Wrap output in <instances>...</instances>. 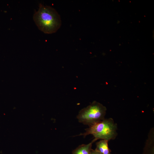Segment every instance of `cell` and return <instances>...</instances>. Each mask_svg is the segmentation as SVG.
<instances>
[{
  "label": "cell",
  "instance_id": "obj_1",
  "mask_svg": "<svg viewBox=\"0 0 154 154\" xmlns=\"http://www.w3.org/2000/svg\"><path fill=\"white\" fill-rule=\"evenodd\" d=\"M33 20L38 29L44 33L52 34L59 29L61 24L60 16L52 7L40 4L38 10L34 13Z\"/></svg>",
  "mask_w": 154,
  "mask_h": 154
},
{
  "label": "cell",
  "instance_id": "obj_2",
  "mask_svg": "<svg viewBox=\"0 0 154 154\" xmlns=\"http://www.w3.org/2000/svg\"><path fill=\"white\" fill-rule=\"evenodd\" d=\"M117 125L112 118H105L89 126L85 129V132L75 136L82 135L85 137L92 135L97 140L105 139L109 141L116 138L117 135Z\"/></svg>",
  "mask_w": 154,
  "mask_h": 154
},
{
  "label": "cell",
  "instance_id": "obj_3",
  "mask_svg": "<svg viewBox=\"0 0 154 154\" xmlns=\"http://www.w3.org/2000/svg\"><path fill=\"white\" fill-rule=\"evenodd\" d=\"M106 110L105 106L94 101L81 109L77 118L79 122L89 126L105 119Z\"/></svg>",
  "mask_w": 154,
  "mask_h": 154
},
{
  "label": "cell",
  "instance_id": "obj_4",
  "mask_svg": "<svg viewBox=\"0 0 154 154\" xmlns=\"http://www.w3.org/2000/svg\"><path fill=\"white\" fill-rule=\"evenodd\" d=\"M97 140L94 138L90 143L79 146L72 152V154H90L93 143Z\"/></svg>",
  "mask_w": 154,
  "mask_h": 154
},
{
  "label": "cell",
  "instance_id": "obj_5",
  "mask_svg": "<svg viewBox=\"0 0 154 154\" xmlns=\"http://www.w3.org/2000/svg\"><path fill=\"white\" fill-rule=\"evenodd\" d=\"M108 141L107 140L101 139L96 143L95 149L101 154H111V151L108 147Z\"/></svg>",
  "mask_w": 154,
  "mask_h": 154
},
{
  "label": "cell",
  "instance_id": "obj_6",
  "mask_svg": "<svg viewBox=\"0 0 154 154\" xmlns=\"http://www.w3.org/2000/svg\"><path fill=\"white\" fill-rule=\"evenodd\" d=\"M147 141L146 144L143 154H154L153 141Z\"/></svg>",
  "mask_w": 154,
  "mask_h": 154
},
{
  "label": "cell",
  "instance_id": "obj_7",
  "mask_svg": "<svg viewBox=\"0 0 154 154\" xmlns=\"http://www.w3.org/2000/svg\"><path fill=\"white\" fill-rule=\"evenodd\" d=\"M90 154H101L99 152L96 150L95 149L94 150L91 149Z\"/></svg>",
  "mask_w": 154,
  "mask_h": 154
}]
</instances>
